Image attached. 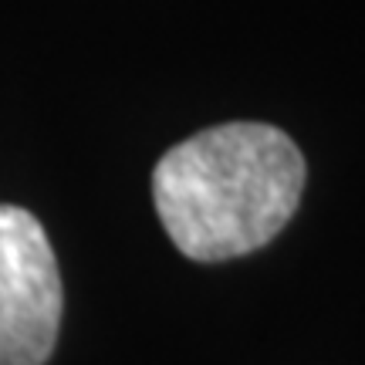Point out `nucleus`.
<instances>
[{"label":"nucleus","mask_w":365,"mask_h":365,"mask_svg":"<svg viewBox=\"0 0 365 365\" xmlns=\"http://www.w3.org/2000/svg\"><path fill=\"white\" fill-rule=\"evenodd\" d=\"M298 143L267 122H223L173 145L153 170V200L190 261L261 250L294 217L304 190Z\"/></svg>","instance_id":"f257e3e1"},{"label":"nucleus","mask_w":365,"mask_h":365,"mask_svg":"<svg viewBox=\"0 0 365 365\" xmlns=\"http://www.w3.org/2000/svg\"><path fill=\"white\" fill-rule=\"evenodd\" d=\"M61 312V271L41 220L0 203V365L48 362Z\"/></svg>","instance_id":"f03ea898"}]
</instances>
